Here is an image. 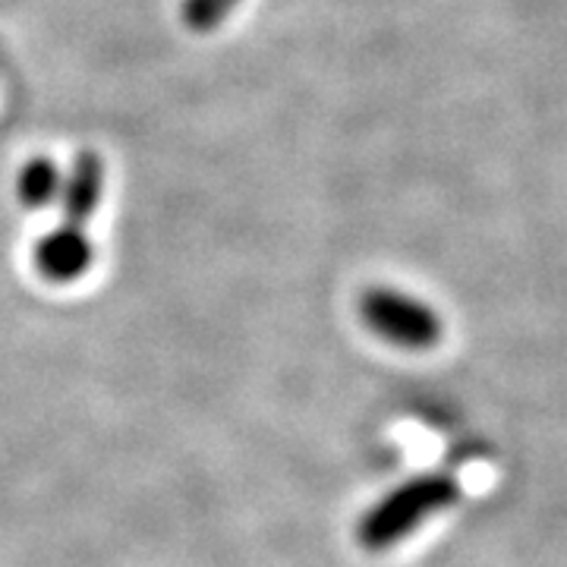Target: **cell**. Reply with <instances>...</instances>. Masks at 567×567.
I'll return each instance as SVG.
<instances>
[{
    "label": "cell",
    "mask_w": 567,
    "mask_h": 567,
    "mask_svg": "<svg viewBox=\"0 0 567 567\" xmlns=\"http://www.w3.org/2000/svg\"><path fill=\"white\" fill-rule=\"evenodd\" d=\"M457 498H461V483L451 473L413 476L365 511L357 524V543L365 551H385L416 527H423L432 514L454 505Z\"/></svg>",
    "instance_id": "6da1fadb"
},
{
    "label": "cell",
    "mask_w": 567,
    "mask_h": 567,
    "mask_svg": "<svg viewBox=\"0 0 567 567\" xmlns=\"http://www.w3.org/2000/svg\"><path fill=\"white\" fill-rule=\"evenodd\" d=\"M360 319L372 334L404 350H429L439 344L445 331L432 306L385 284L369 287L360 297Z\"/></svg>",
    "instance_id": "7a4b0ae2"
},
{
    "label": "cell",
    "mask_w": 567,
    "mask_h": 567,
    "mask_svg": "<svg viewBox=\"0 0 567 567\" xmlns=\"http://www.w3.org/2000/svg\"><path fill=\"white\" fill-rule=\"evenodd\" d=\"M95 262V246L85 237V227L58 224L32 249V265L44 281L73 284Z\"/></svg>",
    "instance_id": "3957f363"
},
{
    "label": "cell",
    "mask_w": 567,
    "mask_h": 567,
    "mask_svg": "<svg viewBox=\"0 0 567 567\" xmlns=\"http://www.w3.org/2000/svg\"><path fill=\"white\" fill-rule=\"evenodd\" d=\"M104 193V162L99 152H80L70 171L63 174V186L58 203H61V221L73 227H85L95 218Z\"/></svg>",
    "instance_id": "277c9868"
},
{
    "label": "cell",
    "mask_w": 567,
    "mask_h": 567,
    "mask_svg": "<svg viewBox=\"0 0 567 567\" xmlns=\"http://www.w3.org/2000/svg\"><path fill=\"white\" fill-rule=\"evenodd\" d=\"M63 186V171L51 158H32L20 171L17 196L25 208H48L58 203Z\"/></svg>",
    "instance_id": "5b68a950"
},
{
    "label": "cell",
    "mask_w": 567,
    "mask_h": 567,
    "mask_svg": "<svg viewBox=\"0 0 567 567\" xmlns=\"http://www.w3.org/2000/svg\"><path fill=\"white\" fill-rule=\"evenodd\" d=\"M234 7L237 0H183L181 20L189 32H212L234 13Z\"/></svg>",
    "instance_id": "8992f818"
}]
</instances>
